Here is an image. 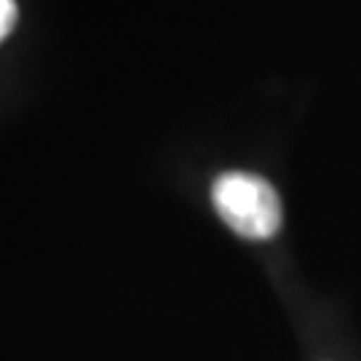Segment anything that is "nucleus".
I'll return each instance as SVG.
<instances>
[{
	"mask_svg": "<svg viewBox=\"0 0 361 361\" xmlns=\"http://www.w3.org/2000/svg\"><path fill=\"white\" fill-rule=\"evenodd\" d=\"M217 214L238 235L252 241L273 238L281 228V201L271 182L246 171H228L212 188Z\"/></svg>",
	"mask_w": 361,
	"mask_h": 361,
	"instance_id": "f257e3e1",
	"label": "nucleus"
},
{
	"mask_svg": "<svg viewBox=\"0 0 361 361\" xmlns=\"http://www.w3.org/2000/svg\"><path fill=\"white\" fill-rule=\"evenodd\" d=\"M16 25V3L13 0H0V40L6 38Z\"/></svg>",
	"mask_w": 361,
	"mask_h": 361,
	"instance_id": "f03ea898",
	"label": "nucleus"
}]
</instances>
